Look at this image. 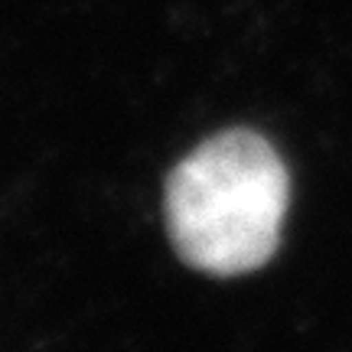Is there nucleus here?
<instances>
[{
	"label": "nucleus",
	"instance_id": "1",
	"mask_svg": "<svg viewBox=\"0 0 352 352\" xmlns=\"http://www.w3.org/2000/svg\"><path fill=\"white\" fill-rule=\"evenodd\" d=\"M287 202L290 179L274 147L254 131H226L166 179L170 241L196 271L248 274L277 252Z\"/></svg>",
	"mask_w": 352,
	"mask_h": 352
}]
</instances>
